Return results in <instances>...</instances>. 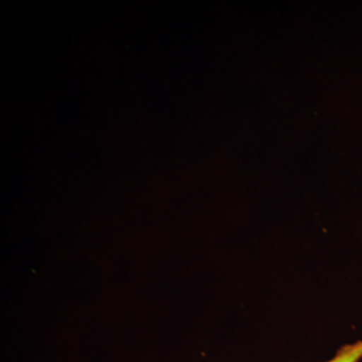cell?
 <instances>
[{"label": "cell", "instance_id": "cell-1", "mask_svg": "<svg viewBox=\"0 0 362 362\" xmlns=\"http://www.w3.org/2000/svg\"><path fill=\"white\" fill-rule=\"evenodd\" d=\"M362 361V340L345 344L337 350L334 356L321 362H359Z\"/></svg>", "mask_w": 362, "mask_h": 362}]
</instances>
